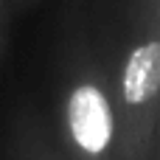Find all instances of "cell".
I'll return each mask as SVG.
<instances>
[{
  "label": "cell",
  "instance_id": "cell-1",
  "mask_svg": "<svg viewBox=\"0 0 160 160\" xmlns=\"http://www.w3.org/2000/svg\"><path fill=\"white\" fill-rule=\"evenodd\" d=\"M158 93L160 37L158 25L149 22L129 42L118 68V87L112 90L118 160H143L149 152L158 127Z\"/></svg>",
  "mask_w": 160,
  "mask_h": 160
},
{
  "label": "cell",
  "instance_id": "cell-2",
  "mask_svg": "<svg viewBox=\"0 0 160 160\" xmlns=\"http://www.w3.org/2000/svg\"><path fill=\"white\" fill-rule=\"evenodd\" d=\"M62 121L79 160H110L115 152V104L107 73L90 48H79L65 68Z\"/></svg>",
  "mask_w": 160,
  "mask_h": 160
},
{
  "label": "cell",
  "instance_id": "cell-3",
  "mask_svg": "<svg viewBox=\"0 0 160 160\" xmlns=\"http://www.w3.org/2000/svg\"><path fill=\"white\" fill-rule=\"evenodd\" d=\"M14 6L11 0H0V53L6 51V42H8V31H11V17H14Z\"/></svg>",
  "mask_w": 160,
  "mask_h": 160
},
{
  "label": "cell",
  "instance_id": "cell-4",
  "mask_svg": "<svg viewBox=\"0 0 160 160\" xmlns=\"http://www.w3.org/2000/svg\"><path fill=\"white\" fill-rule=\"evenodd\" d=\"M28 3H34V0H11L14 8H22V6H28Z\"/></svg>",
  "mask_w": 160,
  "mask_h": 160
}]
</instances>
